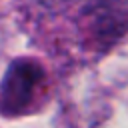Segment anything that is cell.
Here are the masks:
<instances>
[{"instance_id":"6da1fadb","label":"cell","mask_w":128,"mask_h":128,"mask_svg":"<svg viewBox=\"0 0 128 128\" xmlns=\"http://www.w3.org/2000/svg\"><path fill=\"white\" fill-rule=\"evenodd\" d=\"M40 76L38 68L34 64H16L12 68V72L8 74V82H6V98L10 104H22L28 94L30 88L34 86L36 78Z\"/></svg>"}]
</instances>
